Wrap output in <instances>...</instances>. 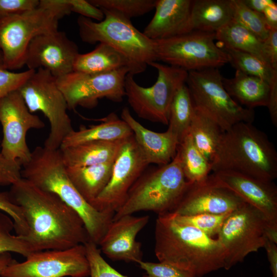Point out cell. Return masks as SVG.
I'll list each match as a JSON object with an SVG mask.
<instances>
[{
    "instance_id": "cell-1",
    "label": "cell",
    "mask_w": 277,
    "mask_h": 277,
    "mask_svg": "<svg viewBox=\"0 0 277 277\" xmlns=\"http://www.w3.org/2000/svg\"><path fill=\"white\" fill-rule=\"evenodd\" d=\"M9 192L23 210L28 231L22 236L33 252L66 249L90 240L80 216L56 194L23 178Z\"/></svg>"
},
{
    "instance_id": "cell-2",
    "label": "cell",
    "mask_w": 277,
    "mask_h": 277,
    "mask_svg": "<svg viewBox=\"0 0 277 277\" xmlns=\"http://www.w3.org/2000/svg\"><path fill=\"white\" fill-rule=\"evenodd\" d=\"M154 253L159 262L202 277L224 268L225 251L216 238L175 220L171 213L157 215Z\"/></svg>"
},
{
    "instance_id": "cell-3",
    "label": "cell",
    "mask_w": 277,
    "mask_h": 277,
    "mask_svg": "<svg viewBox=\"0 0 277 277\" xmlns=\"http://www.w3.org/2000/svg\"><path fill=\"white\" fill-rule=\"evenodd\" d=\"M22 177L38 188L58 196L82 219L89 239L98 245L114 213L100 211L88 203L70 180L60 149L37 146L23 165Z\"/></svg>"
},
{
    "instance_id": "cell-4",
    "label": "cell",
    "mask_w": 277,
    "mask_h": 277,
    "mask_svg": "<svg viewBox=\"0 0 277 277\" xmlns=\"http://www.w3.org/2000/svg\"><path fill=\"white\" fill-rule=\"evenodd\" d=\"M212 171H230L266 181L277 177V153L267 135L240 122L222 132Z\"/></svg>"
},
{
    "instance_id": "cell-5",
    "label": "cell",
    "mask_w": 277,
    "mask_h": 277,
    "mask_svg": "<svg viewBox=\"0 0 277 277\" xmlns=\"http://www.w3.org/2000/svg\"><path fill=\"white\" fill-rule=\"evenodd\" d=\"M102 10L104 18L100 22L82 16L77 24L81 40L89 44H107L128 60L133 75L144 72L156 62L155 41L138 30L129 19L110 10Z\"/></svg>"
},
{
    "instance_id": "cell-6",
    "label": "cell",
    "mask_w": 277,
    "mask_h": 277,
    "mask_svg": "<svg viewBox=\"0 0 277 277\" xmlns=\"http://www.w3.org/2000/svg\"><path fill=\"white\" fill-rule=\"evenodd\" d=\"M192 184L184 176L176 152L168 164L142 174L113 220L142 211L157 215L171 213Z\"/></svg>"
},
{
    "instance_id": "cell-7",
    "label": "cell",
    "mask_w": 277,
    "mask_h": 277,
    "mask_svg": "<svg viewBox=\"0 0 277 277\" xmlns=\"http://www.w3.org/2000/svg\"><path fill=\"white\" fill-rule=\"evenodd\" d=\"M66 0H39L35 9L0 20V51L4 67L17 70L25 66L31 41L57 30L58 21L71 13Z\"/></svg>"
},
{
    "instance_id": "cell-8",
    "label": "cell",
    "mask_w": 277,
    "mask_h": 277,
    "mask_svg": "<svg viewBox=\"0 0 277 277\" xmlns=\"http://www.w3.org/2000/svg\"><path fill=\"white\" fill-rule=\"evenodd\" d=\"M218 68L190 71L186 84L194 107L214 121L223 132L240 122L252 123L253 109L235 101L225 90Z\"/></svg>"
},
{
    "instance_id": "cell-9",
    "label": "cell",
    "mask_w": 277,
    "mask_h": 277,
    "mask_svg": "<svg viewBox=\"0 0 277 277\" xmlns=\"http://www.w3.org/2000/svg\"><path fill=\"white\" fill-rule=\"evenodd\" d=\"M18 91L31 113L40 111L49 121L50 132L44 146L59 149L65 138L74 129L56 78L48 70L38 69Z\"/></svg>"
},
{
    "instance_id": "cell-10",
    "label": "cell",
    "mask_w": 277,
    "mask_h": 277,
    "mask_svg": "<svg viewBox=\"0 0 277 277\" xmlns=\"http://www.w3.org/2000/svg\"><path fill=\"white\" fill-rule=\"evenodd\" d=\"M149 66L157 70L155 83L151 87H144L135 82L134 75L128 73L125 81V96L138 116L168 125L173 97L179 88L186 83L188 72L157 62Z\"/></svg>"
},
{
    "instance_id": "cell-11",
    "label": "cell",
    "mask_w": 277,
    "mask_h": 277,
    "mask_svg": "<svg viewBox=\"0 0 277 277\" xmlns=\"http://www.w3.org/2000/svg\"><path fill=\"white\" fill-rule=\"evenodd\" d=\"M215 33L193 31L155 41L156 61L187 71L219 68L229 62L228 54L215 43Z\"/></svg>"
},
{
    "instance_id": "cell-12",
    "label": "cell",
    "mask_w": 277,
    "mask_h": 277,
    "mask_svg": "<svg viewBox=\"0 0 277 277\" xmlns=\"http://www.w3.org/2000/svg\"><path fill=\"white\" fill-rule=\"evenodd\" d=\"M269 223L259 210L246 203L228 214L216 236L225 251V269L264 248L265 230Z\"/></svg>"
},
{
    "instance_id": "cell-13",
    "label": "cell",
    "mask_w": 277,
    "mask_h": 277,
    "mask_svg": "<svg viewBox=\"0 0 277 277\" xmlns=\"http://www.w3.org/2000/svg\"><path fill=\"white\" fill-rule=\"evenodd\" d=\"M129 73L127 67L96 74L72 71L57 78L56 83L68 109L74 110L77 106L92 108L102 98L122 102L125 96V78Z\"/></svg>"
},
{
    "instance_id": "cell-14",
    "label": "cell",
    "mask_w": 277,
    "mask_h": 277,
    "mask_svg": "<svg viewBox=\"0 0 277 277\" xmlns=\"http://www.w3.org/2000/svg\"><path fill=\"white\" fill-rule=\"evenodd\" d=\"M89 265L84 244L62 250L35 251L17 262L14 260L2 277H87Z\"/></svg>"
},
{
    "instance_id": "cell-15",
    "label": "cell",
    "mask_w": 277,
    "mask_h": 277,
    "mask_svg": "<svg viewBox=\"0 0 277 277\" xmlns=\"http://www.w3.org/2000/svg\"><path fill=\"white\" fill-rule=\"evenodd\" d=\"M0 124L3 130L2 152L10 161L23 166L31 154L26 141L27 132L44 128V123L29 110L17 90L0 100Z\"/></svg>"
},
{
    "instance_id": "cell-16",
    "label": "cell",
    "mask_w": 277,
    "mask_h": 277,
    "mask_svg": "<svg viewBox=\"0 0 277 277\" xmlns=\"http://www.w3.org/2000/svg\"><path fill=\"white\" fill-rule=\"evenodd\" d=\"M148 165L133 135L124 140L113 162L109 182L92 206L98 211L115 213Z\"/></svg>"
},
{
    "instance_id": "cell-17",
    "label": "cell",
    "mask_w": 277,
    "mask_h": 277,
    "mask_svg": "<svg viewBox=\"0 0 277 277\" xmlns=\"http://www.w3.org/2000/svg\"><path fill=\"white\" fill-rule=\"evenodd\" d=\"M78 54L76 44L64 32L57 30L37 36L31 41L25 65L30 70H47L57 78L73 71Z\"/></svg>"
},
{
    "instance_id": "cell-18",
    "label": "cell",
    "mask_w": 277,
    "mask_h": 277,
    "mask_svg": "<svg viewBox=\"0 0 277 277\" xmlns=\"http://www.w3.org/2000/svg\"><path fill=\"white\" fill-rule=\"evenodd\" d=\"M245 203L209 175L204 182L193 184L171 212L178 215L223 214L231 212Z\"/></svg>"
},
{
    "instance_id": "cell-19",
    "label": "cell",
    "mask_w": 277,
    "mask_h": 277,
    "mask_svg": "<svg viewBox=\"0 0 277 277\" xmlns=\"http://www.w3.org/2000/svg\"><path fill=\"white\" fill-rule=\"evenodd\" d=\"M210 175L216 183L259 210L270 223L277 224V187L273 181L230 171L214 172Z\"/></svg>"
},
{
    "instance_id": "cell-20",
    "label": "cell",
    "mask_w": 277,
    "mask_h": 277,
    "mask_svg": "<svg viewBox=\"0 0 277 277\" xmlns=\"http://www.w3.org/2000/svg\"><path fill=\"white\" fill-rule=\"evenodd\" d=\"M149 218L128 214L113 220L98 244L101 251L112 261L137 264L143 261L142 245L136 237Z\"/></svg>"
},
{
    "instance_id": "cell-21",
    "label": "cell",
    "mask_w": 277,
    "mask_h": 277,
    "mask_svg": "<svg viewBox=\"0 0 277 277\" xmlns=\"http://www.w3.org/2000/svg\"><path fill=\"white\" fill-rule=\"evenodd\" d=\"M121 117L132 131L135 143L148 164L165 165L174 157L180 142L170 130L156 132L145 128L132 116L127 107L123 109Z\"/></svg>"
},
{
    "instance_id": "cell-22",
    "label": "cell",
    "mask_w": 277,
    "mask_h": 277,
    "mask_svg": "<svg viewBox=\"0 0 277 277\" xmlns=\"http://www.w3.org/2000/svg\"><path fill=\"white\" fill-rule=\"evenodd\" d=\"M192 0H155L154 14L143 33L157 41L188 33Z\"/></svg>"
},
{
    "instance_id": "cell-23",
    "label": "cell",
    "mask_w": 277,
    "mask_h": 277,
    "mask_svg": "<svg viewBox=\"0 0 277 277\" xmlns=\"http://www.w3.org/2000/svg\"><path fill=\"white\" fill-rule=\"evenodd\" d=\"M222 82L229 95L242 106L250 109L268 107L270 86L261 78L236 70L233 77H223Z\"/></svg>"
},
{
    "instance_id": "cell-24",
    "label": "cell",
    "mask_w": 277,
    "mask_h": 277,
    "mask_svg": "<svg viewBox=\"0 0 277 277\" xmlns=\"http://www.w3.org/2000/svg\"><path fill=\"white\" fill-rule=\"evenodd\" d=\"M233 19L231 0L192 1L188 33H215Z\"/></svg>"
},
{
    "instance_id": "cell-25",
    "label": "cell",
    "mask_w": 277,
    "mask_h": 277,
    "mask_svg": "<svg viewBox=\"0 0 277 277\" xmlns=\"http://www.w3.org/2000/svg\"><path fill=\"white\" fill-rule=\"evenodd\" d=\"M123 141H91L59 149L66 167L87 166L113 161Z\"/></svg>"
},
{
    "instance_id": "cell-26",
    "label": "cell",
    "mask_w": 277,
    "mask_h": 277,
    "mask_svg": "<svg viewBox=\"0 0 277 277\" xmlns=\"http://www.w3.org/2000/svg\"><path fill=\"white\" fill-rule=\"evenodd\" d=\"M102 121L101 123L89 128L81 127L78 130H73L65 138L60 149L91 141H122L133 135L128 125L114 113Z\"/></svg>"
},
{
    "instance_id": "cell-27",
    "label": "cell",
    "mask_w": 277,
    "mask_h": 277,
    "mask_svg": "<svg viewBox=\"0 0 277 277\" xmlns=\"http://www.w3.org/2000/svg\"><path fill=\"white\" fill-rule=\"evenodd\" d=\"M114 161L87 166L66 167L67 173L73 185L90 205L108 183Z\"/></svg>"
},
{
    "instance_id": "cell-28",
    "label": "cell",
    "mask_w": 277,
    "mask_h": 277,
    "mask_svg": "<svg viewBox=\"0 0 277 277\" xmlns=\"http://www.w3.org/2000/svg\"><path fill=\"white\" fill-rule=\"evenodd\" d=\"M122 67L128 68L130 73V65L125 56L109 45L98 43L91 51L77 55L73 71L96 74Z\"/></svg>"
},
{
    "instance_id": "cell-29",
    "label": "cell",
    "mask_w": 277,
    "mask_h": 277,
    "mask_svg": "<svg viewBox=\"0 0 277 277\" xmlns=\"http://www.w3.org/2000/svg\"><path fill=\"white\" fill-rule=\"evenodd\" d=\"M215 36L223 46L251 54L270 65L264 42L234 19L216 31Z\"/></svg>"
},
{
    "instance_id": "cell-30",
    "label": "cell",
    "mask_w": 277,
    "mask_h": 277,
    "mask_svg": "<svg viewBox=\"0 0 277 277\" xmlns=\"http://www.w3.org/2000/svg\"><path fill=\"white\" fill-rule=\"evenodd\" d=\"M222 132L214 121L194 107L188 133L196 147L211 164Z\"/></svg>"
},
{
    "instance_id": "cell-31",
    "label": "cell",
    "mask_w": 277,
    "mask_h": 277,
    "mask_svg": "<svg viewBox=\"0 0 277 277\" xmlns=\"http://www.w3.org/2000/svg\"><path fill=\"white\" fill-rule=\"evenodd\" d=\"M177 153L188 182L198 184L208 179L212 171V164L196 147L189 133L179 143Z\"/></svg>"
},
{
    "instance_id": "cell-32",
    "label": "cell",
    "mask_w": 277,
    "mask_h": 277,
    "mask_svg": "<svg viewBox=\"0 0 277 277\" xmlns=\"http://www.w3.org/2000/svg\"><path fill=\"white\" fill-rule=\"evenodd\" d=\"M194 110V104L186 83L176 91L169 112L168 129L178 138L179 142L188 133Z\"/></svg>"
},
{
    "instance_id": "cell-33",
    "label": "cell",
    "mask_w": 277,
    "mask_h": 277,
    "mask_svg": "<svg viewBox=\"0 0 277 277\" xmlns=\"http://www.w3.org/2000/svg\"><path fill=\"white\" fill-rule=\"evenodd\" d=\"M228 54L231 65L236 70L258 77L270 86L277 84V70L258 57L231 48L222 47Z\"/></svg>"
},
{
    "instance_id": "cell-34",
    "label": "cell",
    "mask_w": 277,
    "mask_h": 277,
    "mask_svg": "<svg viewBox=\"0 0 277 277\" xmlns=\"http://www.w3.org/2000/svg\"><path fill=\"white\" fill-rule=\"evenodd\" d=\"M233 19L264 42L268 36L270 29L262 13L248 7L242 0H231Z\"/></svg>"
},
{
    "instance_id": "cell-35",
    "label": "cell",
    "mask_w": 277,
    "mask_h": 277,
    "mask_svg": "<svg viewBox=\"0 0 277 277\" xmlns=\"http://www.w3.org/2000/svg\"><path fill=\"white\" fill-rule=\"evenodd\" d=\"M14 230L12 219L0 211V254L15 253L26 258L33 251L23 236L12 233Z\"/></svg>"
},
{
    "instance_id": "cell-36",
    "label": "cell",
    "mask_w": 277,
    "mask_h": 277,
    "mask_svg": "<svg viewBox=\"0 0 277 277\" xmlns=\"http://www.w3.org/2000/svg\"><path fill=\"white\" fill-rule=\"evenodd\" d=\"M97 8L116 11L131 19L154 9L155 0H89Z\"/></svg>"
},
{
    "instance_id": "cell-37",
    "label": "cell",
    "mask_w": 277,
    "mask_h": 277,
    "mask_svg": "<svg viewBox=\"0 0 277 277\" xmlns=\"http://www.w3.org/2000/svg\"><path fill=\"white\" fill-rule=\"evenodd\" d=\"M171 213L178 222L195 227L210 237L216 238L225 220L230 213L223 214L203 213L189 215Z\"/></svg>"
},
{
    "instance_id": "cell-38",
    "label": "cell",
    "mask_w": 277,
    "mask_h": 277,
    "mask_svg": "<svg viewBox=\"0 0 277 277\" xmlns=\"http://www.w3.org/2000/svg\"><path fill=\"white\" fill-rule=\"evenodd\" d=\"M90 277H129L120 273L102 257L97 245L89 240L84 244Z\"/></svg>"
},
{
    "instance_id": "cell-39",
    "label": "cell",
    "mask_w": 277,
    "mask_h": 277,
    "mask_svg": "<svg viewBox=\"0 0 277 277\" xmlns=\"http://www.w3.org/2000/svg\"><path fill=\"white\" fill-rule=\"evenodd\" d=\"M0 211L12 219L16 234L20 236L27 234L28 227L23 210L13 202L9 192H0Z\"/></svg>"
},
{
    "instance_id": "cell-40",
    "label": "cell",
    "mask_w": 277,
    "mask_h": 277,
    "mask_svg": "<svg viewBox=\"0 0 277 277\" xmlns=\"http://www.w3.org/2000/svg\"><path fill=\"white\" fill-rule=\"evenodd\" d=\"M35 70L27 69L15 72L0 68V100L9 93L17 91Z\"/></svg>"
},
{
    "instance_id": "cell-41",
    "label": "cell",
    "mask_w": 277,
    "mask_h": 277,
    "mask_svg": "<svg viewBox=\"0 0 277 277\" xmlns=\"http://www.w3.org/2000/svg\"><path fill=\"white\" fill-rule=\"evenodd\" d=\"M138 264L145 271L146 277H196L188 271L165 262L142 261Z\"/></svg>"
},
{
    "instance_id": "cell-42",
    "label": "cell",
    "mask_w": 277,
    "mask_h": 277,
    "mask_svg": "<svg viewBox=\"0 0 277 277\" xmlns=\"http://www.w3.org/2000/svg\"><path fill=\"white\" fill-rule=\"evenodd\" d=\"M22 165L7 159L3 154L0 142V185L14 184L22 177Z\"/></svg>"
},
{
    "instance_id": "cell-43",
    "label": "cell",
    "mask_w": 277,
    "mask_h": 277,
    "mask_svg": "<svg viewBox=\"0 0 277 277\" xmlns=\"http://www.w3.org/2000/svg\"><path fill=\"white\" fill-rule=\"evenodd\" d=\"M39 0H0V20L35 9Z\"/></svg>"
},
{
    "instance_id": "cell-44",
    "label": "cell",
    "mask_w": 277,
    "mask_h": 277,
    "mask_svg": "<svg viewBox=\"0 0 277 277\" xmlns=\"http://www.w3.org/2000/svg\"><path fill=\"white\" fill-rule=\"evenodd\" d=\"M71 12L78 13L81 16L98 22L104 18L102 9L92 5L89 1L67 0Z\"/></svg>"
},
{
    "instance_id": "cell-45",
    "label": "cell",
    "mask_w": 277,
    "mask_h": 277,
    "mask_svg": "<svg viewBox=\"0 0 277 277\" xmlns=\"http://www.w3.org/2000/svg\"><path fill=\"white\" fill-rule=\"evenodd\" d=\"M272 68L277 70V29H271L263 42Z\"/></svg>"
},
{
    "instance_id": "cell-46",
    "label": "cell",
    "mask_w": 277,
    "mask_h": 277,
    "mask_svg": "<svg viewBox=\"0 0 277 277\" xmlns=\"http://www.w3.org/2000/svg\"><path fill=\"white\" fill-rule=\"evenodd\" d=\"M264 248L266 250L269 263L271 277H277V244L266 238Z\"/></svg>"
},
{
    "instance_id": "cell-47",
    "label": "cell",
    "mask_w": 277,
    "mask_h": 277,
    "mask_svg": "<svg viewBox=\"0 0 277 277\" xmlns=\"http://www.w3.org/2000/svg\"><path fill=\"white\" fill-rule=\"evenodd\" d=\"M264 19L271 29H277V5L274 1L263 12Z\"/></svg>"
},
{
    "instance_id": "cell-48",
    "label": "cell",
    "mask_w": 277,
    "mask_h": 277,
    "mask_svg": "<svg viewBox=\"0 0 277 277\" xmlns=\"http://www.w3.org/2000/svg\"><path fill=\"white\" fill-rule=\"evenodd\" d=\"M243 2L252 10L263 13L265 8L273 1L272 0H242Z\"/></svg>"
},
{
    "instance_id": "cell-49",
    "label": "cell",
    "mask_w": 277,
    "mask_h": 277,
    "mask_svg": "<svg viewBox=\"0 0 277 277\" xmlns=\"http://www.w3.org/2000/svg\"><path fill=\"white\" fill-rule=\"evenodd\" d=\"M14 260L11 253L0 254V276L3 270Z\"/></svg>"
},
{
    "instance_id": "cell-50",
    "label": "cell",
    "mask_w": 277,
    "mask_h": 277,
    "mask_svg": "<svg viewBox=\"0 0 277 277\" xmlns=\"http://www.w3.org/2000/svg\"><path fill=\"white\" fill-rule=\"evenodd\" d=\"M4 68L3 56H2L1 52L0 51V68Z\"/></svg>"
},
{
    "instance_id": "cell-51",
    "label": "cell",
    "mask_w": 277,
    "mask_h": 277,
    "mask_svg": "<svg viewBox=\"0 0 277 277\" xmlns=\"http://www.w3.org/2000/svg\"><path fill=\"white\" fill-rule=\"evenodd\" d=\"M0 277H2V276H0Z\"/></svg>"
}]
</instances>
